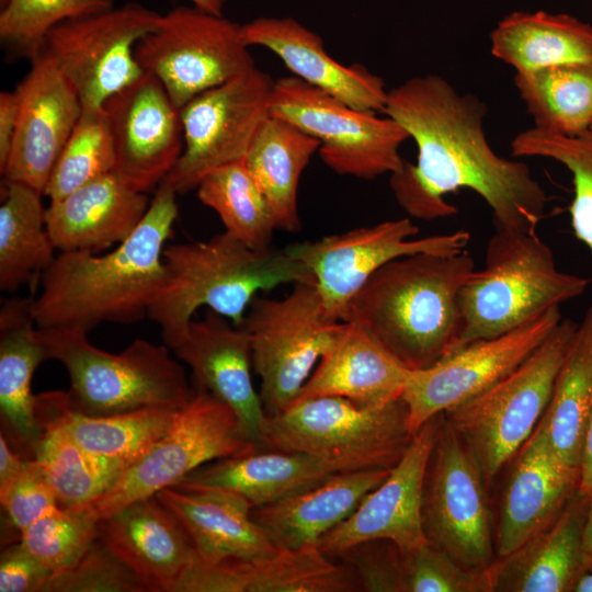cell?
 <instances>
[{
    "instance_id": "cell-16",
    "label": "cell",
    "mask_w": 592,
    "mask_h": 592,
    "mask_svg": "<svg viewBox=\"0 0 592 592\" xmlns=\"http://www.w3.org/2000/svg\"><path fill=\"white\" fill-rule=\"evenodd\" d=\"M274 84L269 73L254 67L186 103L180 110L183 152L163 181L184 194L212 170L243 161L271 115Z\"/></svg>"
},
{
    "instance_id": "cell-52",
    "label": "cell",
    "mask_w": 592,
    "mask_h": 592,
    "mask_svg": "<svg viewBox=\"0 0 592 592\" xmlns=\"http://www.w3.org/2000/svg\"><path fill=\"white\" fill-rule=\"evenodd\" d=\"M578 489L580 492L592 497V413L583 441Z\"/></svg>"
},
{
    "instance_id": "cell-45",
    "label": "cell",
    "mask_w": 592,
    "mask_h": 592,
    "mask_svg": "<svg viewBox=\"0 0 592 592\" xmlns=\"http://www.w3.org/2000/svg\"><path fill=\"white\" fill-rule=\"evenodd\" d=\"M45 592H148L138 576L96 537L68 569L52 574Z\"/></svg>"
},
{
    "instance_id": "cell-12",
    "label": "cell",
    "mask_w": 592,
    "mask_h": 592,
    "mask_svg": "<svg viewBox=\"0 0 592 592\" xmlns=\"http://www.w3.org/2000/svg\"><path fill=\"white\" fill-rule=\"evenodd\" d=\"M240 26L224 15L177 7L137 43L135 56L181 110L198 94L255 67Z\"/></svg>"
},
{
    "instance_id": "cell-28",
    "label": "cell",
    "mask_w": 592,
    "mask_h": 592,
    "mask_svg": "<svg viewBox=\"0 0 592 592\" xmlns=\"http://www.w3.org/2000/svg\"><path fill=\"white\" fill-rule=\"evenodd\" d=\"M187 534L196 560L259 558L278 551L251 517L252 505L219 488L171 487L156 493Z\"/></svg>"
},
{
    "instance_id": "cell-19",
    "label": "cell",
    "mask_w": 592,
    "mask_h": 592,
    "mask_svg": "<svg viewBox=\"0 0 592 592\" xmlns=\"http://www.w3.org/2000/svg\"><path fill=\"white\" fill-rule=\"evenodd\" d=\"M441 414L418 430L388 476L319 540L325 555L335 559L351 546L376 538L394 542L402 553L429 542L422 521L423 485Z\"/></svg>"
},
{
    "instance_id": "cell-17",
    "label": "cell",
    "mask_w": 592,
    "mask_h": 592,
    "mask_svg": "<svg viewBox=\"0 0 592 592\" xmlns=\"http://www.w3.org/2000/svg\"><path fill=\"white\" fill-rule=\"evenodd\" d=\"M561 319L560 306H555L512 331L467 344L426 368L410 369L401 398L411 432L511 373Z\"/></svg>"
},
{
    "instance_id": "cell-49",
    "label": "cell",
    "mask_w": 592,
    "mask_h": 592,
    "mask_svg": "<svg viewBox=\"0 0 592 592\" xmlns=\"http://www.w3.org/2000/svg\"><path fill=\"white\" fill-rule=\"evenodd\" d=\"M52 572L24 545L12 543L0 556V592H45Z\"/></svg>"
},
{
    "instance_id": "cell-10",
    "label": "cell",
    "mask_w": 592,
    "mask_h": 592,
    "mask_svg": "<svg viewBox=\"0 0 592 592\" xmlns=\"http://www.w3.org/2000/svg\"><path fill=\"white\" fill-rule=\"evenodd\" d=\"M343 326L344 321L326 315L312 283L294 284L284 298L258 295L252 299L241 327L250 337L252 366L261 378L259 394L267 417L298 398Z\"/></svg>"
},
{
    "instance_id": "cell-51",
    "label": "cell",
    "mask_w": 592,
    "mask_h": 592,
    "mask_svg": "<svg viewBox=\"0 0 592 592\" xmlns=\"http://www.w3.org/2000/svg\"><path fill=\"white\" fill-rule=\"evenodd\" d=\"M29 459L12 448L0 433V489L16 479L27 467Z\"/></svg>"
},
{
    "instance_id": "cell-31",
    "label": "cell",
    "mask_w": 592,
    "mask_h": 592,
    "mask_svg": "<svg viewBox=\"0 0 592 592\" xmlns=\"http://www.w3.org/2000/svg\"><path fill=\"white\" fill-rule=\"evenodd\" d=\"M409 371L365 328L344 321L335 343L296 400L335 396L362 406H380L401 397Z\"/></svg>"
},
{
    "instance_id": "cell-37",
    "label": "cell",
    "mask_w": 592,
    "mask_h": 592,
    "mask_svg": "<svg viewBox=\"0 0 592 592\" xmlns=\"http://www.w3.org/2000/svg\"><path fill=\"white\" fill-rule=\"evenodd\" d=\"M0 206V289L13 292L35 281L55 259L39 191L4 180Z\"/></svg>"
},
{
    "instance_id": "cell-3",
    "label": "cell",
    "mask_w": 592,
    "mask_h": 592,
    "mask_svg": "<svg viewBox=\"0 0 592 592\" xmlns=\"http://www.w3.org/2000/svg\"><path fill=\"white\" fill-rule=\"evenodd\" d=\"M475 270L466 251L397 258L353 296L342 321L365 328L405 367L426 368L459 335V292Z\"/></svg>"
},
{
    "instance_id": "cell-41",
    "label": "cell",
    "mask_w": 592,
    "mask_h": 592,
    "mask_svg": "<svg viewBox=\"0 0 592 592\" xmlns=\"http://www.w3.org/2000/svg\"><path fill=\"white\" fill-rule=\"evenodd\" d=\"M515 157H542L557 161L572 175L573 198L569 206L576 238L592 254V138L567 137L532 127L511 141Z\"/></svg>"
},
{
    "instance_id": "cell-43",
    "label": "cell",
    "mask_w": 592,
    "mask_h": 592,
    "mask_svg": "<svg viewBox=\"0 0 592 592\" xmlns=\"http://www.w3.org/2000/svg\"><path fill=\"white\" fill-rule=\"evenodd\" d=\"M0 41L9 53L32 60L58 24L114 8V0H0Z\"/></svg>"
},
{
    "instance_id": "cell-53",
    "label": "cell",
    "mask_w": 592,
    "mask_h": 592,
    "mask_svg": "<svg viewBox=\"0 0 592 592\" xmlns=\"http://www.w3.org/2000/svg\"><path fill=\"white\" fill-rule=\"evenodd\" d=\"M583 566L585 572L592 570V497L583 538Z\"/></svg>"
},
{
    "instance_id": "cell-46",
    "label": "cell",
    "mask_w": 592,
    "mask_h": 592,
    "mask_svg": "<svg viewBox=\"0 0 592 592\" xmlns=\"http://www.w3.org/2000/svg\"><path fill=\"white\" fill-rule=\"evenodd\" d=\"M408 592H491L488 569H471L430 540L402 553Z\"/></svg>"
},
{
    "instance_id": "cell-18",
    "label": "cell",
    "mask_w": 592,
    "mask_h": 592,
    "mask_svg": "<svg viewBox=\"0 0 592 592\" xmlns=\"http://www.w3.org/2000/svg\"><path fill=\"white\" fill-rule=\"evenodd\" d=\"M103 109L114 146V172L138 192L158 187L184 148L180 110L162 83L145 71Z\"/></svg>"
},
{
    "instance_id": "cell-34",
    "label": "cell",
    "mask_w": 592,
    "mask_h": 592,
    "mask_svg": "<svg viewBox=\"0 0 592 592\" xmlns=\"http://www.w3.org/2000/svg\"><path fill=\"white\" fill-rule=\"evenodd\" d=\"M491 54L515 72L592 64V26L569 14L513 12L490 35Z\"/></svg>"
},
{
    "instance_id": "cell-15",
    "label": "cell",
    "mask_w": 592,
    "mask_h": 592,
    "mask_svg": "<svg viewBox=\"0 0 592 592\" xmlns=\"http://www.w3.org/2000/svg\"><path fill=\"white\" fill-rule=\"evenodd\" d=\"M161 14L135 2L65 21L46 36L44 52L93 110L144 75L137 43L153 32Z\"/></svg>"
},
{
    "instance_id": "cell-1",
    "label": "cell",
    "mask_w": 592,
    "mask_h": 592,
    "mask_svg": "<svg viewBox=\"0 0 592 592\" xmlns=\"http://www.w3.org/2000/svg\"><path fill=\"white\" fill-rule=\"evenodd\" d=\"M383 113L417 145V163L405 161L389 184L410 216L433 220L457 213L444 200L469 189L490 207L494 229L536 230L547 197L530 168L496 153L487 140V106L437 75L413 77L388 90Z\"/></svg>"
},
{
    "instance_id": "cell-23",
    "label": "cell",
    "mask_w": 592,
    "mask_h": 592,
    "mask_svg": "<svg viewBox=\"0 0 592 592\" xmlns=\"http://www.w3.org/2000/svg\"><path fill=\"white\" fill-rule=\"evenodd\" d=\"M175 592H362L353 570L318 546L259 558L195 560Z\"/></svg>"
},
{
    "instance_id": "cell-20",
    "label": "cell",
    "mask_w": 592,
    "mask_h": 592,
    "mask_svg": "<svg viewBox=\"0 0 592 592\" xmlns=\"http://www.w3.org/2000/svg\"><path fill=\"white\" fill-rule=\"evenodd\" d=\"M16 86V130L4 180L44 194L56 162L82 114L80 99L53 58L39 53Z\"/></svg>"
},
{
    "instance_id": "cell-24",
    "label": "cell",
    "mask_w": 592,
    "mask_h": 592,
    "mask_svg": "<svg viewBox=\"0 0 592 592\" xmlns=\"http://www.w3.org/2000/svg\"><path fill=\"white\" fill-rule=\"evenodd\" d=\"M96 532L148 592H175L196 560L184 528L156 496L133 501L98 521Z\"/></svg>"
},
{
    "instance_id": "cell-50",
    "label": "cell",
    "mask_w": 592,
    "mask_h": 592,
    "mask_svg": "<svg viewBox=\"0 0 592 592\" xmlns=\"http://www.w3.org/2000/svg\"><path fill=\"white\" fill-rule=\"evenodd\" d=\"M19 114L15 91L0 93V172L4 169L14 139Z\"/></svg>"
},
{
    "instance_id": "cell-32",
    "label": "cell",
    "mask_w": 592,
    "mask_h": 592,
    "mask_svg": "<svg viewBox=\"0 0 592 592\" xmlns=\"http://www.w3.org/2000/svg\"><path fill=\"white\" fill-rule=\"evenodd\" d=\"M179 411L172 407H147L123 413L89 415L68 407L66 391L37 395L41 426L43 422L56 424L82 449L115 463L124 470L164 435Z\"/></svg>"
},
{
    "instance_id": "cell-4",
    "label": "cell",
    "mask_w": 592,
    "mask_h": 592,
    "mask_svg": "<svg viewBox=\"0 0 592 592\" xmlns=\"http://www.w3.org/2000/svg\"><path fill=\"white\" fill-rule=\"evenodd\" d=\"M312 283L310 272L285 249H251L227 231L163 250V278L148 318L171 351L193 315L207 307L241 327L252 299L283 284Z\"/></svg>"
},
{
    "instance_id": "cell-48",
    "label": "cell",
    "mask_w": 592,
    "mask_h": 592,
    "mask_svg": "<svg viewBox=\"0 0 592 592\" xmlns=\"http://www.w3.org/2000/svg\"><path fill=\"white\" fill-rule=\"evenodd\" d=\"M0 503L9 526L19 534L58 508L57 499L32 459L26 469L0 489Z\"/></svg>"
},
{
    "instance_id": "cell-42",
    "label": "cell",
    "mask_w": 592,
    "mask_h": 592,
    "mask_svg": "<svg viewBox=\"0 0 592 592\" xmlns=\"http://www.w3.org/2000/svg\"><path fill=\"white\" fill-rule=\"evenodd\" d=\"M114 168L115 152L104 109L82 110L44 195L50 202L57 201Z\"/></svg>"
},
{
    "instance_id": "cell-6",
    "label": "cell",
    "mask_w": 592,
    "mask_h": 592,
    "mask_svg": "<svg viewBox=\"0 0 592 592\" xmlns=\"http://www.w3.org/2000/svg\"><path fill=\"white\" fill-rule=\"evenodd\" d=\"M48 360L60 362L70 378L68 407L107 415L147 407L183 408L195 394L183 366L166 344L135 339L123 352L93 345L78 329H37Z\"/></svg>"
},
{
    "instance_id": "cell-7",
    "label": "cell",
    "mask_w": 592,
    "mask_h": 592,
    "mask_svg": "<svg viewBox=\"0 0 592 592\" xmlns=\"http://www.w3.org/2000/svg\"><path fill=\"white\" fill-rule=\"evenodd\" d=\"M413 435L401 397L380 406H362L322 396L298 399L267 417L260 449L305 453L335 473L390 469Z\"/></svg>"
},
{
    "instance_id": "cell-39",
    "label": "cell",
    "mask_w": 592,
    "mask_h": 592,
    "mask_svg": "<svg viewBox=\"0 0 592 592\" xmlns=\"http://www.w3.org/2000/svg\"><path fill=\"white\" fill-rule=\"evenodd\" d=\"M53 490L58 505L79 509L105 491L124 471L76 444L50 422L42 423V435L31 458Z\"/></svg>"
},
{
    "instance_id": "cell-38",
    "label": "cell",
    "mask_w": 592,
    "mask_h": 592,
    "mask_svg": "<svg viewBox=\"0 0 592 592\" xmlns=\"http://www.w3.org/2000/svg\"><path fill=\"white\" fill-rule=\"evenodd\" d=\"M514 84L536 128L567 137L592 127V64L571 62L515 72Z\"/></svg>"
},
{
    "instance_id": "cell-40",
    "label": "cell",
    "mask_w": 592,
    "mask_h": 592,
    "mask_svg": "<svg viewBox=\"0 0 592 592\" xmlns=\"http://www.w3.org/2000/svg\"><path fill=\"white\" fill-rule=\"evenodd\" d=\"M198 200L219 216L225 231L251 249L271 247L276 228L272 207L243 161L208 172L196 186Z\"/></svg>"
},
{
    "instance_id": "cell-55",
    "label": "cell",
    "mask_w": 592,
    "mask_h": 592,
    "mask_svg": "<svg viewBox=\"0 0 592 592\" xmlns=\"http://www.w3.org/2000/svg\"><path fill=\"white\" fill-rule=\"evenodd\" d=\"M576 592H592V570L585 572L578 581Z\"/></svg>"
},
{
    "instance_id": "cell-47",
    "label": "cell",
    "mask_w": 592,
    "mask_h": 592,
    "mask_svg": "<svg viewBox=\"0 0 592 592\" xmlns=\"http://www.w3.org/2000/svg\"><path fill=\"white\" fill-rule=\"evenodd\" d=\"M354 572L365 592H408L400 548L384 538L357 543L337 558Z\"/></svg>"
},
{
    "instance_id": "cell-35",
    "label": "cell",
    "mask_w": 592,
    "mask_h": 592,
    "mask_svg": "<svg viewBox=\"0 0 592 592\" xmlns=\"http://www.w3.org/2000/svg\"><path fill=\"white\" fill-rule=\"evenodd\" d=\"M319 146L315 137L272 115L250 145L243 162L266 196L280 230L301 229L297 203L299 179Z\"/></svg>"
},
{
    "instance_id": "cell-29",
    "label": "cell",
    "mask_w": 592,
    "mask_h": 592,
    "mask_svg": "<svg viewBox=\"0 0 592 592\" xmlns=\"http://www.w3.org/2000/svg\"><path fill=\"white\" fill-rule=\"evenodd\" d=\"M390 469L333 474L314 487L252 508L251 517L277 550L318 546L319 540L349 517Z\"/></svg>"
},
{
    "instance_id": "cell-33",
    "label": "cell",
    "mask_w": 592,
    "mask_h": 592,
    "mask_svg": "<svg viewBox=\"0 0 592 592\" xmlns=\"http://www.w3.org/2000/svg\"><path fill=\"white\" fill-rule=\"evenodd\" d=\"M333 474L328 464L305 453L257 449L207 463L174 487L226 489L255 508L314 487Z\"/></svg>"
},
{
    "instance_id": "cell-25",
    "label": "cell",
    "mask_w": 592,
    "mask_h": 592,
    "mask_svg": "<svg viewBox=\"0 0 592 592\" xmlns=\"http://www.w3.org/2000/svg\"><path fill=\"white\" fill-rule=\"evenodd\" d=\"M247 46H262L280 57L295 77L369 113L383 112L388 90L384 80L358 64L335 61L322 38L292 18H258L240 26Z\"/></svg>"
},
{
    "instance_id": "cell-30",
    "label": "cell",
    "mask_w": 592,
    "mask_h": 592,
    "mask_svg": "<svg viewBox=\"0 0 592 592\" xmlns=\"http://www.w3.org/2000/svg\"><path fill=\"white\" fill-rule=\"evenodd\" d=\"M33 297H12L0 308V419L1 433L14 451L31 459L42 435L37 395L32 379L48 360L37 333Z\"/></svg>"
},
{
    "instance_id": "cell-5",
    "label": "cell",
    "mask_w": 592,
    "mask_h": 592,
    "mask_svg": "<svg viewBox=\"0 0 592 592\" xmlns=\"http://www.w3.org/2000/svg\"><path fill=\"white\" fill-rule=\"evenodd\" d=\"M588 285V278L557 267L553 250L536 230L494 229L483 269L475 270L460 288L462 329L446 355L512 331L580 297Z\"/></svg>"
},
{
    "instance_id": "cell-54",
    "label": "cell",
    "mask_w": 592,
    "mask_h": 592,
    "mask_svg": "<svg viewBox=\"0 0 592 592\" xmlns=\"http://www.w3.org/2000/svg\"><path fill=\"white\" fill-rule=\"evenodd\" d=\"M193 7L215 15H223L227 0H187Z\"/></svg>"
},
{
    "instance_id": "cell-21",
    "label": "cell",
    "mask_w": 592,
    "mask_h": 592,
    "mask_svg": "<svg viewBox=\"0 0 592 592\" xmlns=\"http://www.w3.org/2000/svg\"><path fill=\"white\" fill-rule=\"evenodd\" d=\"M172 352L190 367L194 388L227 405L246 436L260 449L267 415L252 383L248 332L208 309L202 319L190 322Z\"/></svg>"
},
{
    "instance_id": "cell-13",
    "label": "cell",
    "mask_w": 592,
    "mask_h": 592,
    "mask_svg": "<svg viewBox=\"0 0 592 592\" xmlns=\"http://www.w3.org/2000/svg\"><path fill=\"white\" fill-rule=\"evenodd\" d=\"M485 483L474 453L442 413L423 485V528L431 543L471 569L494 561Z\"/></svg>"
},
{
    "instance_id": "cell-36",
    "label": "cell",
    "mask_w": 592,
    "mask_h": 592,
    "mask_svg": "<svg viewBox=\"0 0 592 592\" xmlns=\"http://www.w3.org/2000/svg\"><path fill=\"white\" fill-rule=\"evenodd\" d=\"M591 413L592 305L578 322L542 418L558 456L568 465L579 469Z\"/></svg>"
},
{
    "instance_id": "cell-26",
    "label": "cell",
    "mask_w": 592,
    "mask_h": 592,
    "mask_svg": "<svg viewBox=\"0 0 592 592\" xmlns=\"http://www.w3.org/2000/svg\"><path fill=\"white\" fill-rule=\"evenodd\" d=\"M591 496L578 490L558 517L488 568L491 592H570L585 573L583 538Z\"/></svg>"
},
{
    "instance_id": "cell-2",
    "label": "cell",
    "mask_w": 592,
    "mask_h": 592,
    "mask_svg": "<svg viewBox=\"0 0 592 592\" xmlns=\"http://www.w3.org/2000/svg\"><path fill=\"white\" fill-rule=\"evenodd\" d=\"M177 192L162 181L140 224L105 254L60 251L42 274L32 310L38 328L89 332L105 322L148 317L163 278V250L173 232Z\"/></svg>"
},
{
    "instance_id": "cell-22",
    "label": "cell",
    "mask_w": 592,
    "mask_h": 592,
    "mask_svg": "<svg viewBox=\"0 0 592 592\" xmlns=\"http://www.w3.org/2000/svg\"><path fill=\"white\" fill-rule=\"evenodd\" d=\"M517 452L501 503L499 557L547 528L579 488L580 469L558 456L542 419Z\"/></svg>"
},
{
    "instance_id": "cell-44",
    "label": "cell",
    "mask_w": 592,
    "mask_h": 592,
    "mask_svg": "<svg viewBox=\"0 0 592 592\" xmlns=\"http://www.w3.org/2000/svg\"><path fill=\"white\" fill-rule=\"evenodd\" d=\"M98 537L82 512L56 508L21 533L20 542L52 574L72 566Z\"/></svg>"
},
{
    "instance_id": "cell-14",
    "label": "cell",
    "mask_w": 592,
    "mask_h": 592,
    "mask_svg": "<svg viewBox=\"0 0 592 592\" xmlns=\"http://www.w3.org/2000/svg\"><path fill=\"white\" fill-rule=\"evenodd\" d=\"M418 232L409 218H400L284 249L310 272L326 315L342 321L353 296L388 262L415 253L458 254L470 240V234L463 229L413 238Z\"/></svg>"
},
{
    "instance_id": "cell-27",
    "label": "cell",
    "mask_w": 592,
    "mask_h": 592,
    "mask_svg": "<svg viewBox=\"0 0 592 592\" xmlns=\"http://www.w3.org/2000/svg\"><path fill=\"white\" fill-rule=\"evenodd\" d=\"M149 205L146 193L132 189L113 171L52 201L46 227L57 250L98 253L125 241Z\"/></svg>"
},
{
    "instance_id": "cell-9",
    "label": "cell",
    "mask_w": 592,
    "mask_h": 592,
    "mask_svg": "<svg viewBox=\"0 0 592 592\" xmlns=\"http://www.w3.org/2000/svg\"><path fill=\"white\" fill-rule=\"evenodd\" d=\"M257 449L227 405L195 389L190 402L180 409L168 431L148 452L100 496L72 510L96 523L133 501L174 487L207 463Z\"/></svg>"
},
{
    "instance_id": "cell-8",
    "label": "cell",
    "mask_w": 592,
    "mask_h": 592,
    "mask_svg": "<svg viewBox=\"0 0 592 592\" xmlns=\"http://www.w3.org/2000/svg\"><path fill=\"white\" fill-rule=\"evenodd\" d=\"M577 326L561 319L511 373L443 413L474 453L486 482L496 477L543 418Z\"/></svg>"
},
{
    "instance_id": "cell-56",
    "label": "cell",
    "mask_w": 592,
    "mask_h": 592,
    "mask_svg": "<svg viewBox=\"0 0 592 592\" xmlns=\"http://www.w3.org/2000/svg\"><path fill=\"white\" fill-rule=\"evenodd\" d=\"M587 136L592 138V127L590 128V132H589V134Z\"/></svg>"
},
{
    "instance_id": "cell-11",
    "label": "cell",
    "mask_w": 592,
    "mask_h": 592,
    "mask_svg": "<svg viewBox=\"0 0 592 592\" xmlns=\"http://www.w3.org/2000/svg\"><path fill=\"white\" fill-rule=\"evenodd\" d=\"M270 114L319 140L322 161L339 174L371 180L398 171L408 132L389 116L356 110L289 76L275 81Z\"/></svg>"
}]
</instances>
